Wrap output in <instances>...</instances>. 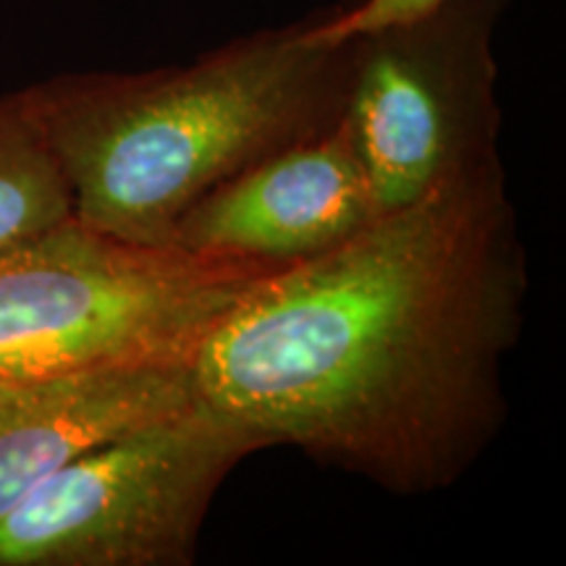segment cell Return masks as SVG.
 I'll list each match as a JSON object with an SVG mask.
<instances>
[{
    "mask_svg": "<svg viewBox=\"0 0 566 566\" xmlns=\"http://www.w3.org/2000/svg\"><path fill=\"white\" fill-rule=\"evenodd\" d=\"M527 268L501 160L260 275L192 357L197 391L268 446L396 495L457 483L506 417Z\"/></svg>",
    "mask_w": 566,
    "mask_h": 566,
    "instance_id": "6da1fadb",
    "label": "cell"
},
{
    "mask_svg": "<svg viewBox=\"0 0 566 566\" xmlns=\"http://www.w3.org/2000/svg\"><path fill=\"white\" fill-rule=\"evenodd\" d=\"M321 13L184 66L61 74L19 90L76 221L124 242L171 244L176 221L212 189L334 129L352 40H325Z\"/></svg>",
    "mask_w": 566,
    "mask_h": 566,
    "instance_id": "7a4b0ae2",
    "label": "cell"
},
{
    "mask_svg": "<svg viewBox=\"0 0 566 566\" xmlns=\"http://www.w3.org/2000/svg\"><path fill=\"white\" fill-rule=\"evenodd\" d=\"M273 265L134 244L74 216L0 250V380L124 363H192Z\"/></svg>",
    "mask_w": 566,
    "mask_h": 566,
    "instance_id": "3957f363",
    "label": "cell"
},
{
    "mask_svg": "<svg viewBox=\"0 0 566 566\" xmlns=\"http://www.w3.org/2000/svg\"><path fill=\"white\" fill-rule=\"evenodd\" d=\"M265 438L208 401L63 467L0 516V566H187L212 499Z\"/></svg>",
    "mask_w": 566,
    "mask_h": 566,
    "instance_id": "277c9868",
    "label": "cell"
},
{
    "mask_svg": "<svg viewBox=\"0 0 566 566\" xmlns=\"http://www.w3.org/2000/svg\"><path fill=\"white\" fill-rule=\"evenodd\" d=\"M501 9L504 0H449L352 40L342 124L380 216L499 160Z\"/></svg>",
    "mask_w": 566,
    "mask_h": 566,
    "instance_id": "5b68a950",
    "label": "cell"
},
{
    "mask_svg": "<svg viewBox=\"0 0 566 566\" xmlns=\"http://www.w3.org/2000/svg\"><path fill=\"white\" fill-rule=\"evenodd\" d=\"M380 212L346 126L268 155L197 200L171 247L286 268L344 244Z\"/></svg>",
    "mask_w": 566,
    "mask_h": 566,
    "instance_id": "8992f818",
    "label": "cell"
},
{
    "mask_svg": "<svg viewBox=\"0 0 566 566\" xmlns=\"http://www.w3.org/2000/svg\"><path fill=\"white\" fill-rule=\"evenodd\" d=\"M197 399L192 363H124L0 380V516L66 464Z\"/></svg>",
    "mask_w": 566,
    "mask_h": 566,
    "instance_id": "52a82bcc",
    "label": "cell"
},
{
    "mask_svg": "<svg viewBox=\"0 0 566 566\" xmlns=\"http://www.w3.org/2000/svg\"><path fill=\"white\" fill-rule=\"evenodd\" d=\"M74 216L59 163L40 137L21 92L0 97V250Z\"/></svg>",
    "mask_w": 566,
    "mask_h": 566,
    "instance_id": "ba28073f",
    "label": "cell"
},
{
    "mask_svg": "<svg viewBox=\"0 0 566 566\" xmlns=\"http://www.w3.org/2000/svg\"><path fill=\"white\" fill-rule=\"evenodd\" d=\"M443 3L449 0H363L352 9L323 11L317 30L328 42H346L422 19L441 9Z\"/></svg>",
    "mask_w": 566,
    "mask_h": 566,
    "instance_id": "9c48e42d",
    "label": "cell"
}]
</instances>
